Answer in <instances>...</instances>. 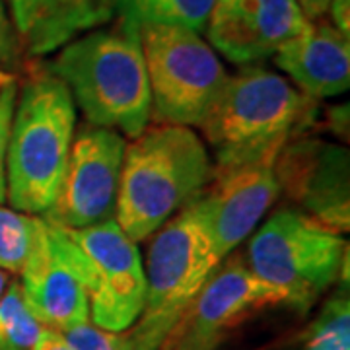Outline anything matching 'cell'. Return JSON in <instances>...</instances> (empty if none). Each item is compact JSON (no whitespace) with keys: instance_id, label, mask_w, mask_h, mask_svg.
Here are the masks:
<instances>
[{"instance_id":"1","label":"cell","mask_w":350,"mask_h":350,"mask_svg":"<svg viewBox=\"0 0 350 350\" xmlns=\"http://www.w3.org/2000/svg\"><path fill=\"white\" fill-rule=\"evenodd\" d=\"M111 27L66 43L47 64L72 94L88 125L137 138L152 117V98L140 25L113 16Z\"/></svg>"},{"instance_id":"2","label":"cell","mask_w":350,"mask_h":350,"mask_svg":"<svg viewBox=\"0 0 350 350\" xmlns=\"http://www.w3.org/2000/svg\"><path fill=\"white\" fill-rule=\"evenodd\" d=\"M206 146L189 126H146L126 144L115 220L135 243L150 238L213 181Z\"/></svg>"},{"instance_id":"3","label":"cell","mask_w":350,"mask_h":350,"mask_svg":"<svg viewBox=\"0 0 350 350\" xmlns=\"http://www.w3.org/2000/svg\"><path fill=\"white\" fill-rule=\"evenodd\" d=\"M315 100L284 76L262 66H245L228 76L202 133L216 167H236L278 156L288 140L312 123Z\"/></svg>"},{"instance_id":"4","label":"cell","mask_w":350,"mask_h":350,"mask_svg":"<svg viewBox=\"0 0 350 350\" xmlns=\"http://www.w3.org/2000/svg\"><path fill=\"white\" fill-rule=\"evenodd\" d=\"M75 135L76 105L70 90L47 64L33 66L16 101L6 152V197L14 211H49Z\"/></svg>"},{"instance_id":"5","label":"cell","mask_w":350,"mask_h":350,"mask_svg":"<svg viewBox=\"0 0 350 350\" xmlns=\"http://www.w3.org/2000/svg\"><path fill=\"white\" fill-rule=\"evenodd\" d=\"M220 265L199 195L152 239L144 308L137 323L123 333L125 350H162Z\"/></svg>"},{"instance_id":"6","label":"cell","mask_w":350,"mask_h":350,"mask_svg":"<svg viewBox=\"0 0 350 350\" xmlns=\"http://www.w3.org/2000/svg\"><path fill=\"white\" fill-rule=\"evenodd\" d=\"M347 241L296 208L275 213L253 234L247 267L284 294L288 306L306 313L349 261Z\"/></svg>"},{"instance_id":"7","label":"cell","mask_w":350,"mask_h":350,"mask_svg":"<svg viewBox=\"0 0 350 350\" xmlns=\"http://www.w3.org/2000/svg\"><path fill=\"white\" fill-rule=\"evenodd\" d=\"M152 117L165 125L200 126L228 80L214 49L179 25H140Z\"/></svg>"},{"instance_id":"8","label":"cell","mask_w":350,"mask_h":350,"mask_svg":"<svg viewBox=\"0 0 350 350\" xmlns=\"http://www.w3.org/2000/svg\"><path fill=\"white\" fill-rule=\"evenodd\" d=\"M75 245L94 325L123 333L137 323L146 298V275L137 243L115 218L80 230L63 228Z\"/></svg>"},{"instance_id":"9","label":"cell","mask_w":350,"mask_h":350,"mask_svg":"<svg viewBox=\"0 0 350 350\" xmlns=\"http://www.w3.org/2000/svg\"><path fill=\"white\" fill-rule=\"evenodd\" d=\"M125 150L126 142L117 131L82 126L72 140L55 202L41 216L68 230L115 218Z\"/></svg>"},{"instance_id":"10","label":"cell","mask_w":350,"mask_h":350,"mask_svg":"<svg viewBox=\"0 0 350 350\" xmlns=\"http://www.w3.org/2000/svg\"><path fill=\"white\" fill-rule=\"evenodd\" d=\"M280 304H286L284 294L261 280L236 255L222 261L208 278L162 350H218L251 315Z\"/></svg>"},{"instance_id":"11","label":"cell","mask_w":350,"mask_h":350,"mask_svg":"<svg viewBox=\"0 0 350 350\" xmlns=\"http://www.w3.org/2000/svg\"><path fill=\"white\" fill-rule=\"evenodd\" d=\"M278 187L306 216L329 230L350 228L349 150L321 138L294 137L275 163Z\"/></svg>"},{"instance_id":"12","label":"cell","mask_w":350,"mask_h":350,"mask_svg":"<svg viewBox=\"0 0 350 350\" xmlns=\"http://www.w3.org/2000/svg\"><path fill=\"white\" fill-rule=\"evenodd\" d=\"M20 276L25 304L41 327L63 333L90 321V301L75 245L61 226L43 218L38 245Z\"/></svg>"},{"instance_id":"13","label":"cell","mask_w":350,"mask_h":350,"mask_svg":"<svg viewBox=\"0 0 350 350\" xmlns=\"http://www.w3.org/2000/svg\"><path fill=\"white\" fill-rule=\"evenodd\" d=\"M310 24L296 0H216L204 29L213 49L250 66L275 57Z\"/></svg>"},{"instance_id":"14","label":"cell","mask_w":350,"mask_h":350,"mask_svg":"<svg viewBox=\"0 0 350 350\" xmlns=\"http://www.w3.org/2000/svg\"><path fill=\"white\" fill-rule=\"evenodd\" d=\"M276 158L271 156L236 167H216L213 187L200 193L214 251L220 261H226L250 236L278 197Z\"/></svg>"},{"instance_id":"15","label":"cell","mask_w":350,"mask_h":350,"mask_svg":"<svg viewBox=\"0 0 350 350\" xmlns=\"http://www.w3.org/2000/svg\"><path fill=\"white\" fill-rule=\"evenodd\" d=\"M275 64L308 98H335L350 86V39L331 22L315 20L276 51Z\"/></svg>"},{"instance_id":"16","label":"cell","mask_w":350,"mask_h":350,"mask_svg":"<svg viewBox=\"0 0 350 350\" xmlns=\"http://www.w3.org/2000/svg\"><path fill=\"white\" fill-rule=\"evenodd\" d=\"M22 49L43 57L63 49L80 33L111 22V0H8Z\"/></svg>"},{"instance_id":"17","label":"cell","mask_w":350,"mask_h":350,"mask_svg":"<svg viewBox=\"0 0 350 350\" xmlns=\"http://www.w3.org/2000/svg\"><path fill=\"white\" fill-rule=\"evenodd\" d=\"M216 0H111L115 16L138 25H179L202 31Z\"/></svg>"},{"instance_id":"18","label":"cell","mask_w":350,"mask_h":350,"mask_svg":"<svg viewBox=\"0 0 350 350\" xmlns=\"http://www.w3.org/2000/svg\"><path fill=\"white\" fill-rule=\"evenodd\" d=\"M43 218L0 206V271L22 275L36 250Z\"/></svg>"},{"instance_id":"19","label":"cell","mask_w":350,"mask_h":350,"mask_svg":"<svg viewBox=\"0 0 350 350\" xmlns=\"http://www.w3.org/2000/svg\"><path fill=\"white\" fill-rule=\"evenodd\" d=\"M41 325L24 300L20 280L8 282L0 296V350H31Z\"/></svg>"},{"instance_id":"20","label":"cell","mask_w":350,"mask_h":350,"mask_svg":"<svg viewBox=\"0 0 350 350\" xmlns=\"http://www.w3.org/2000/svg\"><path fill=\"white\" fill-rule=\"evenodd\" d=\"M304 350H350V301L347 290L333 296L313 319Z\"/></svg>"},{"instance_id":"21","label":"cell","mask_w":350,"mask_h":350,"mask_svg":"<svg viewBox=\"0 0 350 350\" xmlns=\"http://www.w3.org/2000/svg\"><path fill=\"white\" fill-rule=\"evenodd\" d=\"M24 55L12 18L6 10L4 0H0V76L16 78L24 68Z\"/></svg>"},{"instance_id":"22","label":"cell","mask_w":350,"mask_h":350,"mask_svg":"<svg viewBox=\"0 0 350 350\" xmlns=\"http://www.w3.org/2000/svg\"><path fill=\"white\" fill-rule=\"evenodd\" d=\"M123 333H111L86 321L72 329H66L61 335L66 338L72 350H125Z\"/></svg>"},{"instance_id":"23","label":"cell","mask_w":350,"mask_h":350,"mask_svg":"<svg viewBox=\"0 0 350 350\" xmlns=\"http://www.w3.org/2000/svg\"><path fill=\"white\" fill-rule=\"evenodd\" d=\"M18 101L16 80L0 88V202L6 199V152L12 129V117Z\"/></svg>"},{"instance_id":"24","label":"cell","mask_w":350,"mask_h":350,"mask_svg":"<svg viewBox=\"0 0 350 350\" xmlns=\"http://www.w3.org/2000/svg\"><path fill=\"white\" fill-rule=\"evenodd\" d=\"M329 12L333 18V25L342 36L350 38V0H331Z\"/></svg>"},{"instance_id":"25","label":"cell","mask_w":350,"mask_h":350,"mask_svg":"<svg viewBox=\"0 0 350 350\" xmlns=\"http://www.w3.org/2000/svg\"><path fill=\"white\" fill-rule=\"evenodd\" d=\"M31 350H72L70 345L66 342V338L55 331V329H47V327H41V333H39L38 340L33 345Z\"/></svg>"},{"instance_id":"26","label":"cell","mask_w":350,"mask_h":350,"mask_svg":"<svg viewBox=\"0 0 350 350\" xmlns=\"http://www.w3.org/2000/svg\"><path fill=\"white\" fill-rule=\"evenodd\" d=\"M296 4L300 6V10L310 22H315L329 12L331 0H296Z\"/></svg>"},{"instance_id":"27","label":"cell","mask_w":350,"mask_h":350,"mask_svg":"<svg viewBox=\"0 0 350 350\" xmlns=\"http://www.w3.org/2000/svg\"><path fill=\"white\" fill-rule=\"evenodd\" d=\"M6 284H8V275H6L4 271H0V296H2V292H4Z\"/></svg>"},{"instance_id":"28","label":"cell","mask_w":350,"mask_h":350,"mask_svg":"<svg viewBox=\"0 0 350 350\" xmlns=\"http://www.w3.org/2000/svg\"><path fill=\"white\" fill-rule=\"evenodd\" d=\"M12 80H16V78H2V76H0V88L6 86V84H8V82H12Z\"/></svg>"}]
</instances>
